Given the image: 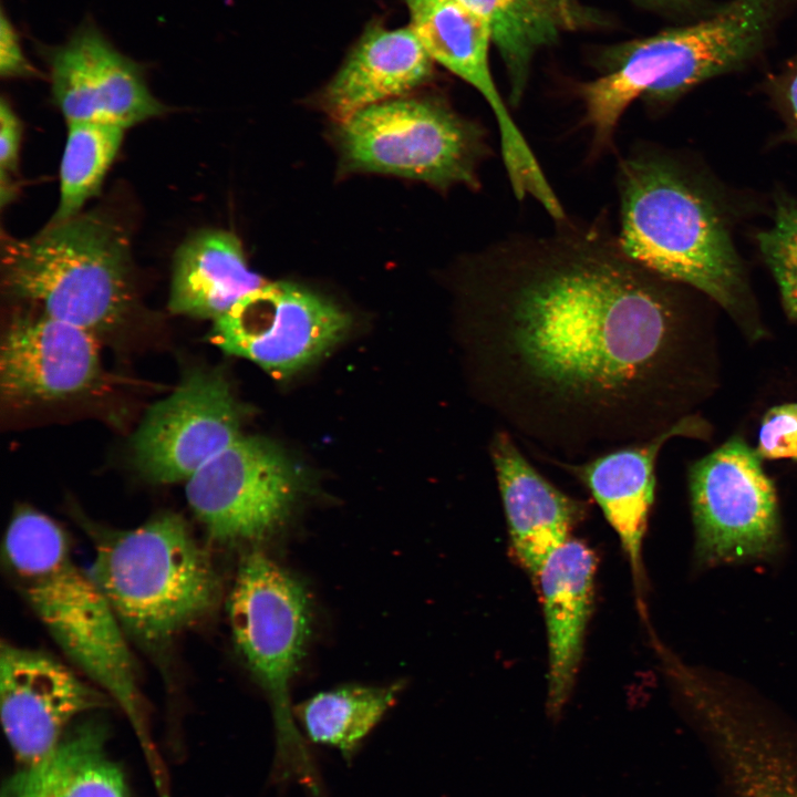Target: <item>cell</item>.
<instances>
[{
  "label": "cell",
  "mask_w": 797,
  "mask_h": 797,
  "mask_svg": "<svg viewBox=\"0 0 797 797\" xmlns=\"http://www.w3.org/2000/svg\"><path fill=\"white\" fill-rule=\"evenodd\" d=\"M346 170L390 174L442 189L480 186L490 148L484 128L433 99L398 97L368 106L339 124Z\"/></svg>",
  "instance_id": "ba28073f"
},
{
  "label": "cell",
  "mask_w": 797,
  "mask_h": 797,
  "mask_svg": "<svg viewBox=\"0 0 797 797\" xmlns=\"http://www.w3.org/2000/svg\"><path fill=\"white\" fill-rule=\"evenodd\" d=\"M489 24L506 69L509 102L524 97L536 54L558 41L563 22L546 0H460Z\"/></svg>",
  "instance_id": "cb8c5ba5"
},
{
  "label": "cell",
  "mask_w": 797,
  "mask_h": 797,
  "mask_svg": "<svg viewBox=\"0 0 797 797\" xmlns=\"http://www.w3.org/2000/svg\"><path fill=\"white\" fill-rule=\"evenodd\" d=\"M350 324L331 301L289 282L265 283L214 320L210 341L275 375L290 374L335 344Z\"/></svg>",
  "instance_id": "8fae6325"
},
{
  "label": "cell",
  "mask_w": 797,
  "mask_h": 797,
  "mask_svg": "<svg viewBox=\"0 0 797 797\" xmlns=\"http://www.w3.org/2000/svg\"><path fill=\"white\" fill-rule=\"evenodd\" d=\"M488 452L514 553L537 578L550 553L571 538L583 515V504L542 476L507 429L496 431Z\"/></svg>",
  "instance_id": "e0dca14e"
},
{
  "label": "cell",
  "mask_w": 797,
  "mask_h": 797,
  "mask_svg": "<svg viewBox=\"0 0 797 797\" xmlns=\"http://www.w3.org/2000/svg\"><path fill=\"white\" fill-rule=\"evenodd\" d=\"M106 737L102 723L80 724L17 773L3 797H128L124 774L106 752Z\"/></svg>",
  "instance_id": "7402d4cb"
},
{
  "label": "cell",
  "mask_w": 797,
  "mask_h": 797,
  "mask_svg": "<svg viewBox=\"0 0 797 797\" xmlns=\"http://www.w3.org/2000/svg\"><path fill=\"white\" fill-rule=\"evenodd\" d=\"M701 426L694 418H681L648 439L582 463L562 464L587 487L615 531L638 583L642 578V541L654 500L659 452L670 438L698 434Z\"/></svg>",
  "instance_id": "ac0fdd59"
},
{
  "label": "cell",
  "mask_w": 797,
  "mask_h": 797,
  "mask_svg": "<svg viewBox=\"0 0 797 797\" xmlns=\"http://www.w3.org/2000/svg\"><path fill=\"white\" fill-rule=\"evenodd\" d=\"M242 415L222 374L187 372L145 414L131 443L134 464L154 483L187 480L241 436Z\"/></svg>",
  "instance_id": "7c38bea8"
},
{
  "label": "cell",
  "mask_w": 797,
  "mask_h": 797,
  "mask_svg": "<svg viewBox=\"0 0 797 797\" xmlns=\"http://www.w3.org/2000/svg\"><path fill=\"white\" fill-rule=\"evenodd\" d=\"M762 460L741 437H733L691 467L694 556L701 567L769 558L778 551L777 498Z\"/></svg>",
  "instance_id": "9c48e42d"
},
{
  "label": "cell",
  "mask_w": 797,
  "mask_h": 797,
  "mask_svg": "<svg viewBox=\"0 0 797 797\" xmlns=\"http://www.w3.org/2000/svg\"><path fill=\"white\" fill-rule=\"evenodd\" d=\"M2 557L18 592L64 654L124 712L155 786H165L125 631L100 587L75 563L63 529L35 509L19 508Z\"/></svg>",
  "instance_id": "7a4b0ae2"
},
{
  "label": "cell",
  "mask_w": 797,
  "mask_h": 797,
  "mask_svg": "<svg viewBox=\"0 0 797 797\" xmlns=\"http://www.w3.org/2000/svg\"><path fill=\"white\" fill-rule=\"evenodd\" d=\"M111 700L56 659L1 643V722L14 755L24 766L53 749L74 718L108 707Z\"/></svg>",
  "instance_id": "5bb4252c"
},
{
  "label": "cell",
  "mask_w": 797,
  "mask_h": 797,
  "mask_svg": "<svg viewBox=\"0 0 797 797\" xmlns=\"http://www.w3.org/2000/svg\"><path fill=\"white\" fill-rule=\"evenodd\" d=\"M557 12L566 29L587 23L590 18L577 0H546Z\"/></svg>",
  "instance_id": "4dcf8cb0"
},
{
  "label": "cell",
  "mask_w": 797,
  "mask_h": 797,
  "mask_svg": "<svg viewBox=\"0 0 797 797\" xmlns=\"http://www.w3.org/2000/svg\"><path fill=\"white\" fill-rule=\"evenodd\" d=\"M95 335L43 312L17 314L1 341L2 398L15 405L35 404L90 390L101 375Z\"/></svg>",
  "instance_id": "2e32d148"
},
{
  "label": "cell",
  "mask_w": 797,
  "mask_h": 797,
  "mask_svg": "<svg viewBox=\"0 0 797 797\" xmlns=\"http://www.w3.org/2000/svg\"><path fill=\"white\" fill-rule=\"evenodd\" d=\"M400 684H350L317 693L294 708L310 742L337 749L350 762L395 704Z\"/></svg>",
  "instance_id": "603a6c76"
},
{
  "label": "cell",
  "mask_w": 797,
  "mask_h": 797,
  "mask_svg": "<svg viewBox=\"0 0 797 797\" xmlns=\"http://www.w3.org/2000/svg\"><path fill=\"white\" fill-rule=\"evenodd\" d=\"M757 240L778 284L785 310L797 319V199L778 198L774 222Z\"/></svg>",
  "instance_id": "484cf974"
},
{
  "label": "cell",
  "mask_w": 797,
  "mask_h": 797,
  "mask_svg": "<svg viewBox=\"0 0 797 797\" xmlns=\"http://www.w3.org/2000/svg\"><path fill=\"white\" fill-rule=\"evenodd\" d=\"M265 283L232 232L204 230L176 251L168 307L176 314L214 321Z\"/></svg>",
  "instance_id": "44dd1931"
},
{
  "label": "cell",
  "mask_w": 797,
  "mask_h": 797,
  "mask_svg": "<svg viewBox=\"0 0 797 797\" xmlns=\"http://www.w3.org/2000/svg\"><path fill=\"white\" fill-rule=\"evenodd\" d=\"M623 251L660 278L691 286L737 314L744 271L722 213L682 166L635 151L618 168Z\"/></svg>",
  "instance_id": "3957f363"
},
{
  "label": "cell",
  "mask_w": 797,
  "mask_h": 797,
  "mask_svg": "<svg viewBox=\"0 0 797 797\" xmlns=\"http://www.w3.org/2000/svg\"><path fill=\"white\" fill-rule=\"evenodd\" d=\"M228 612L236 646L272 702L277 770L282 779L311 784L318 776L289 705V684L309 634L307 594L272 559L252 550L237 570Z\"/></svg>",
  "instance_id": "52a82bcc"
},
{
  "label": "cell",
  "mask_w": 797,
  "mask_h": 797,
  "mask_svg": "<svg viewBox=\"0 0 797 797\" xmlns=\"http://www.w3.org/2000/svg\"><path fill=\"white\" fill-rule=\"evenodd\" d=\"M672 681L710 736L734 797H797V766L745 702L716 679L683 666Z\"/></svg>",
  "instance_id": "9a60e30c"
},
{
  "label": "cell",
  "mask_w": 797,
  "mask_h": 797,
  "mask_svg": "<svg viewBox=\"0 0 797 797\" xmlns=\"http://www.w3.org/2000/svg\"><path fill=\"white\" fill-rule=\"evenodd\" d=\"M755 451L762 459L797 462V403L777 405L766 412Z\"/></svg>",
  "instance_id": "4316f807"
},
{
  "label": "cell",
  "mask_w": 797,
  "mask_h": 797,
  "mask_svg": "<svg viewBox=\"0 0 797 797\" xmlns=\"http://www.w3.org/2000/svg\"><path fill=\"white\" fill-rule=\"evenodd\" d=\"M0 74L3 79L40 75V72L25 58L20 37L6 14L4 8L1 10L0 24Z\"/></svg>",
  "instance_id": "f1b7e54d"
},
{
  "label": "cell",
  "mask_w": 797,
  "mask_h": 797,
  "mask_svg": "<svg viewBox=\"0 0 797 797\" xmlns=\"http://www.w3.org/2000/svg\"><path fill=\"white\" fill-rule=\"evenodd\" d=\"M597 558L570 538L546 559L537 578L548 642L547 710L558 718L572 692L590 619Z\"/></svg>",
  "instance_id": "d6986e66"
},
{
  "label": "cell",
  "mask_w": 797,
  "mask_h": 797,
  "mask_svg": "<svg viewBox=\"0 0 797 797\" xmlns=\"http://www.w3.org/2000/svg\"><path fill=\"white\" fill-rule=\"evenodd\" d=\"M87 572L124 631L149 648L204 618L218 597L209 555L173 513L133 529L96 532Z\"/></svg>",
  "instance_id": "8992f818"
},
{
  "label": "cell",
  "mask_w": 797,
  "mask_h": 797,
  "mask_svg": "<svg viewBox=\"0 0 797 797\" xmlns=\"http://www.w3.org/2000/svg\"><path fill=\"white\" fill-rule=\"evenodd\" d=\"M1 278L9 296L95 334L123 323L134 302L127 232L101 211L2 239Z\"/></svg>",
  "instance_id": "5b68a950"
},
{
  "label": "cell",
  "mask_w": 797,
  "mask_h": 797,
  "mask_svg": "<svg viewBox=\"0 0 797 797\" xmlns=\"http://www.w3.org/2000/svg\"><path fill=\"white\" fill-rule=\"evenodd\" d=\"M465 346L479 400L505 429L592 458L648 439L679 390L684 320L669 283L602 224L558 221L473 259Z\"/></svg>",
  "instance_id": "6da1fadb"
},
{
  "label": "cell",
  "mask_w": 797,
  "mask_h": 797,
  "mask_svg": "<svg viewBox=\"0 0 797 797\" xmlns=\"http://www.w3.org/2000/svg\"><path fill=\"white\" fill-rule=\"evenodd\" d=\"M783 0H732L689 25L615 45L605 51L602 74L577 85L591 151L613 146L621 116L639 97L661 106L695 85L749 61L764 45Z\"/></svg>",
  "instance_id": "277c9868"
},
{
  "label": "cell",
  "mask_w": 797,
  "mask_h": 797,
  "mask_svg": "<svg viewBox=\"0 0 797 797\" xmlns=\"http://www.w3.org/2000/svg\"><path fill=\"white\" fill-rule=\"evenodd\" d=\"M55 105L66 123L133 126L166 111L143 66L118 51L91 19L59 45H40Z\"/></svg>",
  "instance_id": "4fadbf2b"
},
{
  "label": "cell",
  "mask_w": 797,
  "mask_h": 797,
  "mask_svg": "<svg viewBox=\"0 0 797 797\" xmlns=\"http://www.w3.org/2000/svg\"><path fill=\"white\" fill-rule=\"evenodd\" d=\"M434 61L408 27L365 29L322 93L338 124L359 111L403 97L433 75Z\"/></svg>",
  "instance_id": "ffe728a7"
},
{
  "label": "cell",
  "mask_w": 797,
  "mask_h": 797,
  "mask_svg": "<svg viewBox=\"0 0 797 797\" xmlns=\"http://www.w3.org/2000/svg\"><path fill=\"white\" fill-rule=\"evenodd\" d=\"M125 128L94 122L68 124L60 166V200L50 222L81 214L94 197L121 147Z\"/></svg>",
  "instance_id": "d4e9b609"
},
{
  "label": "cell",
  "mask_w": 797,
  "mask_h": 797,
  "mask_svg": "<svg viewBox=\"0 0 797 797\" xmlns=\"http://www.w3.org/2000/svg\"><path fill=\"white\" fill-rule=\"evenodd\" d=\"M648 8L660 9L663 11L683 12L692 9L697 0H634Z\"/></svg>",
  "instance_id": "1f68e13d"
},
{
  "label": "cell",
  "mask_w": 797,
  "mask_h": 797,
  "mask_svg": "<svg viewBox=\"0 0 797 797\" xmlns=\"http://www.w3.org/2000/svg\"><path fill=\"white\" fill-rule=\"evenodd\" d=\"M300 476L273 443L240 436L186 480L189 507L217 544L261 539L287 519Z\"/></svg>",
  "instance_id": "30bf717a"
},
{
  "label": "cell",
  "mask_w": 797,
  "mask_h": 797,
  "mask_svg": "<svg viewBox=\"0 0 797 797\" xmlns=\"http://www.w3.org/2000/svg\"><path fill=\"white\" fill-rule=\"evenodd\" d=\"M774 90L797 135V55L776 80Z\"/></svg>",
  "instance_id": "f546056e"
},
{
  "label": "cell",
  "mask_w": 797,
  "mask_h": 797,
  "mask_svg": "<svg viewBox=\"0 0 797 797\" xmlns=\"http://www.w3.org/2000/svg\"><path fill=\"white\" fill-rule=\"evenodd\" d=\"M22 125L11 105L1 99L0 103V169L1 203L13 196L9 178L17 172L21 144Z\"/></svg>",
  "instance_id": "83f0119b"
}]
</instances>
